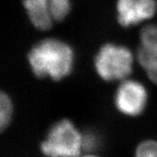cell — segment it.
<instances>
[{"mask_svg":"<svg viewBox=\"0 0 157 157\" xmlns=\"http://www.w3.org/2000/svg\"><path fill=\"white\" fill-rule=\"evenodd\" d=\"M28 60L37 77L60 80L72 72L73 52L65 42L48 39L39 42L31 50Z\"/></svg>","mask_w":157,"mask_h":157,"instance_id":"cell-1","label":"cell"},{"mask_svg":"<svg viewBox=\"0 0 157 157\" xmlns=\"http://www.w3.org/2000/svg\"><path fill=\"white\" fill-rule=\"evenodd\" d=\"M47 157H78L83 148V135L69 120L52 125L40 145Z\"/></svg>","mask_w":157,"mask_h":157,"instance_id":"cell-2","label":"cell"},{"mask_svg":"<svg viewBox=\"0 0 157 157\" xmlns=\"http://www.w3.org/2000/svg\"><path fill=\"white\" fill-rule=\"evenodd\" d=\"M133 61V54L127 47L107 44L96 56L95 68L104 80H123L132 72Z\"/></svg>","mask_w":157,"mask_h":157,"instance_id":"cell-3","label":"cell"},{"mask_svg":"<svg viewBox=\"0 0 157 157\" xmlns=\"http://www.w3.org/2000/svg\"><path fill=\"white\" fill-rule=\"evenodd\" d=\"M24 6L32 24L43 31L65 19L71 10L70 0H24Z\"/></svg>","mask_w":157,"mask_h":157,"instance_id":"cell-4","label":"cell"},{"mask_svg":"<svg viewBox=\"0 0 157 157\" xmlns=\"http://www.w3.org/2000/svg\"><path fill=\"white\" fill-rule=\"evenodd\" d=\"M147 101L145 86L138 81L127 79L120 85L115 94L117 109L125 115L137 116L144 111Z\"/></svg>","mask_w":157,"mask_h":157,"instance_id":"cell-5","label":"cell"},{"mask_svg":"<svg viewBox=\"0 0 157 157\" xmlns=\"http://www.w3.org/2000/svg\"><path fill=\"white\" fill-rule=\"evenodd\" d=\"M137 56L147 76L157 85V25L141 30Z\"/></svg>","mask_w":157,"mask_h":157,"instance_id":"cell-6","label":"cell"},{"mask_svg":"<svg viewBox=\"0 0 157 157\" xmlns=\"http://www.w3.org/2000/svg\"><path fill=\"white\" fill-rule=\"evenodd\" d=\"M118 21L130 26L151 18L156 11L155 0H118Z\"/></svg>","mask_w":157,"mask_h":157,"instance_id":"cell-7","label":"cell"},{"mask_svg":"<svg viewBox=\"0 0 157 157\" xmlns=\"http://www.w3.org/2000/svg\"><path fill=\"white\" fill-rule=\"evenodd\" d=\"M13 113V106L10 97L0 91V133L4 131L11 122Z\"/></svg>","mask_w":157,"mask_h":157,"instance_id":"cell-8","label":"cell"},{"mask_svg":"<svg viewBox=\"0 0 157 157\" xmlns=\"http://www.w3.org/2000/svg\"><path fill=\"white\" fill-rule=\"evenodd\" d=\"M135 157H157V140H147L138 145Z\"/></svg>","mask_w":157,"mask_h":157,"instance_id":"cell-9","label":"cell"},{"mask_svg":"<svg viewBox=\"0 0 157 157\" xmlns=\"http://www.w3.org/2000/svg\"><path fill=\"white\" fill-rule=\"evenodd\" d=\"M100 138L94 132H88L83 135V148L93 151L100 146Z\"/></svg>","mask_w":157,"mask_h":157,"instance_id":"cell-10","label":"cell"},{"mask_svg":"<svg viewBox=\"0 0 157 157\" xmlns=\"http://www.w3.org/2000/svg\"><path fill=\"white\" fill-rule=\"evenodd\" d=\"M83 157H98V156L94 155H85V156H83Z\"/></svg>","mask_w":157,"mask_h":157,"instance_id":"cell-11","label":"cell"}]
</instances>
